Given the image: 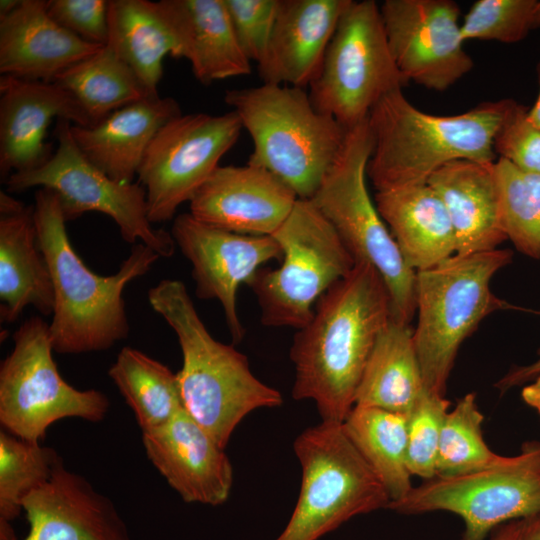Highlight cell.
Segmentation results:
<instances>
[{
    "mask_svg": "<svg viewBox=\"0 0 540 540\" xmlns=\"http://www.w3.org/2000/svg\"><path fill=\"white\" fill-rule=\"evenodd\" d=\"M272 237L282 249L280 266L259 269L248 286L263 325L298 330L311 320L318 300L351 272L355 260L311 200L298 199Z\"/></svg>",
    "mask_w": 540,
    "mask_h": 540,
    "instance_id": "9c48e42d",
    "label": "cell"
},
{
    "mask_svg": "<svg viewBox=\"0 0 540 540\" xmlns=\"http://www.w3.org/2000/svg\"><path fill=\"white\" fill-rule=\"evenodd\" d=\"M521 396L523 401L540 415V376L523 387Z\"/></svg>",
    "mask_w": 540,
    "mask_h": 540,
    "instance_id": "7bdbcfd3",
    "label": "cell"
},
{
    "mask_svg": "<svg viewBox=\"0 0 540 540\" xmlns=\"http://www.w3.org/2000/svg\"><path fill=\"white\" fill-rule=\"evenodd\" d=\"M49 324L25 320L13 334V348L0 366V423L19 438L40 442L47 429L64 418L92 423L108 413V397L96 389L80 390L60 375L53 358Z\"/></svg>",
    "mask_w": 540,
    "mask_h": 540,
    "instance_id": "30bf717a",
    "label": "cell"
},
{
    "mask_svg": "<svg viewBox=\"0 0 540 540\" xmlns=\"http://www.w3.org/2000/svg\"><path fill=\"white\" fill-rule=\"evenodd\" d=\"M160 12L185 58L203 85L251 73L224 0H161Z\"/></svg>",
    "mask_w": 540,
    "mask_h": 540,
    "instance_id": "cb8c5ba5",
    "label": "cell"
},
{
    "mask_svg": "<svg viewBox=\"0 0 540 540\" xmlns=\"http://www.w3.org/2000/svg\"><path fill=\"white\" fill-rule=\"evenodd\" d=\"M0 174L33 170L54 153L46 142L53 119L75 126L92 122L74 96L55 82L0 77Z\"/></svg>",
    "mask_w": 540,
    "mask_h": 540,
    "instance_id": "e0dca14e",
    "label": "cell"
},
{
    "mask_svg": "<svg viewBox=\"0 0 540 540\" xmlns=\"http://www.w3.org/2000/svg\"><path fill=\"white\" fill-rule=\"evenodd\" d=\"M536 72H537V79H538V85H539V92H538V95L534 104L528 109V117L534 124H536L537 126H540V59L536 67Z\"/></svg>",
    "mask_w": 540,
    "mask_h": 540,
    "instance_id": "ee69618b",
    "label": "cell"
},
{
    "mask_svg": "<svg viewBox=\"0 0 540 540\" xmlns=\"http://www.w3.org/2000/svg\"><path fill=\"white\" fill-rule=\"evenodd\" d=\"M27 306L53 311V287L38 245L34 206L0 191V318L14 322Z\"/></svg>",
    "mask_w": 540,
    "mask_h": 540,
    "instance_id": "603a6c76",
    "label": "cell"
},
{
    "mask_svg": "<svg viewBox=\"0 0 540 540\" xmlns=\"http://www.w3.org/2000/svg\"><path fill=\"white\" fill-rule=\"evenodd\" d=\"M373 150L368 118L347 130L344 144L311 199L357 262L382 277L390 298L391 320L410 324L415 311V277L372 201L367 165Z\"/></svg>",
    "mask_w": 540,
    "mask_h": 540,
    "instance_id": "52a82bcc",
    "label": "cell"
},
{
    "mask_svg": "<svg viewBox=\"0 0 540 540\" xmlns=\"http://www.w3.org/2000/svg\"><path fill=\"white\" fill-rule=\"evenodd\" d=\"M528 109L514 99H507L493 137V150L517 168L540 174V126L529 119Z\"/></svg>",
    "mask_w": 540,
    "mask_h": 540,
    "instance_id": "74e56055",
    "label": "cell"
},
{
    "mask_svg": "<svg viewBox=\"0 0 540 540\" xmlns=\"http://www.w3.org/2000/svg\"><path fill=\"white\" fill-rule=\"evenodd\" d=\"M450 401L427 391L408 415L407 463L411 475L429 480L437 475L440 435Z\"/></svg>",
    "mask_w": 540,
    "mask_h": 540,
    "instance_id": "8d00e7d4",
    "label": "cell"
},
{
    "mask_svg": "<svg viewBox=\"0 0 540 540\" xmlns=\"http://www.w3.org/2000/svg\"><path fill=\"white\" fill-rule=\"evenodd\" d=\"M102 46L86 42L56 23L44 0H20L12 11L0 16L1 76L54 82Z\"/></svg>",
    "mask_w": 540,
    "mask_h": 540,
    "instance_id": "7402d4cb",
    "label": "cell"
},
{
    "mask_svg": "<svg viewBox=\"0 0 540 540\" xmlns=\"http://www.w3.org/2000/svg\"><path fill=\"white\" fill-rule=\"evenodd\" d=\"M494 163L452 161L426 182L447 210L457 255L494 250L507 239L500 221Z\"/></svg>",
    "mask_w": 540,
    "mask_h": 540,
    "instance_id": "484cf974",
    "label": "cell"
},
{
    "mask_svg": "<svg viewBox=\"0 0 540 540\" xmlns=\"http://www.w3.org/2000/svg\"><path fill=\"white\" fill-rule=\"evenodd\" d=\"M535 27H540V0L537 1L535 8Z\"/></svg>",
    "mask_w": 540,
    "mask_h": 540,
    "instance_id": "7dc6e473",
    "label": "cell"
},
{
    "mask_svg": "<svg viewBox=\"0 0 540 540\" xmlns=\"http://www.w3.org/2000/svg\"><path fill=\"white\" fill-rule=\"evenodd\" d=\"M224 101L251 137L247 163L275 175L298 199L311 200L341 151L347 130L319 112L303 88L263 83L228 90Z\"/></svg>",
    "mask_w": 540,
    "mask_h": 540,
    "instance_id": "5b68a950",
    "label": "cell"
},
{
    "mask_svg": "<svg viewBox=\"0 0 540 540\" xmlns=\"http://www.w3.org/2000/svg\"><path fill=\"white\" fill-rule=\"evenodd\" d=\"M375 205L413 271L429 269L456 254L447 210L427 183L377 191Z\"/></svg>",
    "mask_w": 540,
    "mask_h": 540,
    "instance_id": "4316f807",
    "label": "cell"
},
{
    "mask_svg": "<svg viewBox=\"0 0 540 540\" xmlns=\"http://www.w3.org/2000/svg\"><path fill=\"white\" fill-rule=\"evenodd\" d=\"M538 0H477L461 24L464 42L498 41L513 44L525 39L535 27Z\"/></svg>",
    "mask_w": 540,
    "mask_h": 540,
    "instance_id": "d590c367",
    "label": "cell"
},
{
    "mask_svg": "<svg viewBox=\"0 0 540 540\" xmlns=\"http://www.w3.org/2000/svg\"><path fill=\"white\" fill-rule=\"evenodd\" d=\"M390 319L382 277L371 265L355 263L318 300L311 320L294 335L293 399L313 401L321 421L342 423L354 407L377 337Z\"/></svg>",
    "mask_w": 540,
    "mask_h": 540,
    "instance_id": "6da1fadb",
    "label": "cell"
},
{
    "mask_svg": "<svg viewBox=\"0 0 540 540\" xmlns=\"http://www.w3.org/2000/svg\"><path fill=\"white\" fill-rule=\"evenodd\" d=\"M0 540H17L12 522L0 520Z\"/></svg>",
    "mask_w": 540,
    "mask_h": 540,
    "instance_id": "f6af8a7d",
    "label": "cell"
},
{
    "mask_svg": "<svg viewBox=\"0 0 540 540\" xmlns=\"http://www.w3.org/2000/svg\"><path fill=\"white\" fill-rule=\"evenodd\" d=\"M61 456L51 447L0 432V520L13 522L23 501L52 476Z\"/></svg>",
    "mask_w": 540,
    "mask_h": 540,
    "instance_id": "d6a6232c",
    "label": "cell"
},
{
    "mask_svg": "<svg viewBox=\"0 0 540 540\" xmlns=\"http://www.w3.org/2000/svg\"><path fill=\"white\" fill-rule=\"evenodd\" d=\"M351 1L280 0L267 50L257 64L262 82L309 86Z\"/></svg>",
    "mask_w": 540,
    "mask_h": 540,
    "instance_id": "44dd1931",
    "label": "cell"
},
{
    "mask_svg": "<svg viewBox=\"0 0 540 540\" xmlns=\"http://www.w3.org/2000/svg\"><path fill=\"white\" fill-rule=\"evenodd\" d=\"M407 85L392 57L380 5L352 0L309 85L314 107L349 130L387 94Z\"/></svg>",
    "mask_w": 540,
    "mask_h": 540,
    "instance_id": "8fae6325",
    "label": "cell"
},
{
    "mask_svg": "<svg viewBox=\"0 0 540 540\" xmlns=\"http://www.w3.org/2000/svg\"><path fill=\"white\" fill-rule=\"evenodd\" d=\"M182 114L172 97H146L123 106L89 127L71 124L82 154L111 179L130 183L159 129Z\"/></svg>",
    "mask_w": 540,
    "mask_h": 540,
    "instance_id": "d4e9b609",
    "label": "cell"
},
{
    "mask_svg": "<svg viewBox=\"0 0 540 540\" xmlns=\"http://www.w3.org/2000/svg\"><path fill=\"white\" fill-rule=\"evenodd\" d=\"M502 229L523 254L540 259V174L509 161L494 163Z\"/></svg>",
    "mask_w": 540,
    "mask_h": 540,
    "instance_id": "836d02e7",
    "label": "cell"
},
{
    "mask_svg": "<svg viewBox=\"0 0 540 540\" xmlns=\"http://www.w3.org/2000/svg\"><path fill=\"white\" fill-rule=\"evenodd\" d=\"M293 450L301 468L300 490L275 540H319L353 517L387 508L383 484L342 423L321 421L305 429Z\"/></svg>",
    "mask_w": 540,
    "mask_h": 540,
    "instance_id": "ba28073f",
    "label": "cell"
},
{
    "mask_svg": "<svg viewBox=\"0 0 540 540\" xmlns=\"http://www.w3.org/2000/svg\"><path fill=\"white\" fill-rule=\"evenodd\" d=\"M511 259L510 250L497 248L455 254L416 272L413 341L427 392L445 396L460 345L485 317L510 307L493 294L490 283Z\"/></svg>",
    "mask_w": 540,
    "mask_h": 540,
    "instance_id": "8992f818",
    "label": "cell"
},
{
    "mask_svg": "<svg viewBox=\"0 0 540 540\" xmlns=\"http://www.w3.org/2000/svg\"><path fill=\"white\" fill-rule=\"evenodd\" d=\"M108 27L106 44L132 69L149 96H159L164 58H177L178 49L157 2L109 0Z\"/></svg>",
    "mask_w": 540,
    "mask_h": 540,
    "instance_id": "f1b7e54d",
    "label": "cell"
},
{
    "mask_svg": "<svg viewBox=\"0 0 540 540\" xmlns=\"http://www.w3.org/2000/svg\"><path fill=\"white\" fill-rule=\"evenodd\" d=\"M507 99L488 101L450 116L428 114L402 90L385 95L370 111L373 150L367 175L376 191L426 183L456 160L495 162L493 137Z\"/></svg>",
    "mask_w": 540,
    "mask_h": 540,
    "instance_id": "277c9868",
    "label": "cell"
},
{
    "mask_svg": "<svg viewBox=\"0 0 540 540\" xmlns=\"http://www.w3.org/2000/svg\"><path fill=\"white\" fill-rule=\"evenodd\" d=\"M108 375L133 411L141 434L184 410L177 373L140 350L123 347Z\"/></svg>",
    "mask_w": 540,
    "mask_h": 540,
    "instance_id": "4dcf8cb0",
    "label": "cell"
},
{
    "mask_svg": "<svg viewBox=\"0 0 540 540\" xmlns=\"http://www.w3.org/2000/svg\"><path fill=\"white\" fill-rule=\"evenodd\" d=\"M148 302L177 336L184 410L220 447L248 414L282 405L281 393L252 373L243 353L212 337L182 281L161 280L149 289Z\"/></svg>",
    "mask_w": 540,
    "mask_h": 540,
    "instance_id": "3957f363",
    "label": "cell"
},
{
    "mask_svg": "<svg viewBox=\"0 0 540 540\" xmlns=\"http://www.w3.org/2000/svg\"><path fill=\"white\" fill-rule=\"evenodd\" d=\"M538 376H540V350L536 361L528 365L512 368L495 386L503 393L510 388L529 383Z\"/></svg>",
    "mask_w": 540,
    "mask_h": 540,
    "instance_id": "b9f144b4",
    "label": "cell"
},
{
    "mask_svg": "<svg viewBox=\"0 0 540 540\" xmlns=\"http://www.w3.org/2000/svg\"><path fill=\"white\" fill-rule=\"evenodd\" d=\"M381 17L394 62L408 84L443 92L474 67L452 0H385Z\"/></svg>",
    "mask_w": 540,
    "mask_h": 540,
    "instance_id": "9a60e30c",
    "label": "cell"
},
{
    "mask_svg": "<svg viewBox=\"0 0 540 540\" xmlns=\"http://www.w3.org/2000/svg\"><path fill=\"white\" fill-rule=\"evenodd\" d=\"M152 465L186 503L224 504L233 485L225 449L185 410L167 424L142 433Z\"/></svg>",
    "mask_w": 540,
    "mask_h": 540,
    "instance_id": "d6986e66",
    "label": "cell"
},
{
    "mask_svg": "<svg viewBox=\"0 0 540 540\" xmlns=\"http://www.w3.org/2000/svg\"><path fill=\"white\" fill-rule=\"evenodd\" d=\"M54 82L74 96L93 125L123 106L151 97L132 69L107 44Z\"/></svg>",
    "mask_w": 540,
    "mask_h": 540,
    "instance_id": "1f68e13d",
    "label": "cell"
},
{
    "mask_svg": "<svg viewBox=\"0 0 540 540\" xmlns=\"http://www.w3.org/2000/svg\"><path fill=\"white\" fill-rule=\"evenodd\" d=\"M297 200L292 189L261 167L219 165L190 200L189 213L225 231L272 236Z\"/></svg>",
    "mask_w": 540,
    "mask_h": 540,
    "instance_id": "ac0fdd59",
    "label": "cell"
},
{
    "mask_svg": "<svg viewBox=\"0 0 540 540\" xmlns=\"http://www.w3.org/2000/svg\"><path fill=\"white\" fill-rule=\"evenodd\" d=\"M407 422L404 414L366 406H354L342 422L347 437L383 484L390 502L402 499L413 488L407 463Z\"/></svg>",
    "mask_w": 540,
    "mask_h": 540,
    "instance_id": "f546056e",
    "label": "cell"
},
{
    "mask_svg": "<svg viewBox=\"0 0 540 540\" xmlns=\"http://www.w3.org/2000/svg\"><path fill=\"white\" fill-rule=\"evenodd\" d=\"M71 124L57 120L52 156L33 170L11 174L6 180L8 191L47 188L57 196L66 222L88 212L102 213L117 224L126 242H140L160 257H171L176 244L170 232L150 222L145 188L139 182H117L93 165L76 145Z\"/></svg>",
    "mask_w": 540,
    "mask_h": 540,
    "instance_id": "4fadbf2b",
    "label": "cell"
},
{
    "mask_svg": "<svg viewBox=\"0 0 540 540\" xmlns=\"http://www.w3.org/2000/svg\"><path fill=\"white\" fill-rule=\"evenodd\" d=\"M409 324L390 319L377 337L355 394L354 406L404 414L425 392Z\"/></svg>",
    "mask_w": 540,
    "mask_h": 540,
    "instance_id": "83f0119b",
    "label": "cell"
},
{
    "mask_svg": "<svg viewBox=\"0 0 540 540\" xmlns=\"http://www.w3.org/2000/svg\"><path fill=\"white\" fill-rule=\"evenodd\" d=\"M109 0H49L50 17L80 39L99 45L108 41Z\"/></svg>",
    "mask_w": 540,
    "mask_h": 540,
    "instance_id": "ab89813d",
    "label": "cell"
},
{
    "mask_svg": "<svg viewBox=\"0 0 540 540\" xmlns=\"http://www.w3.org/2000/svg\"><path fill=\"white\" fill-rule=\"evenodd\" d=\"M486 540H540V513L496 527Z\"/></svg>",
    "mask_w": 540,
    "mask_h": 540,
    "instance_id": "60d3db41",
    "label": "cell"
},
{
    "mask_svg": "<svg viewBox=\"0 0 540 540\" xmlns=\"http://www.w3.org/2000/svg\"><path fill=\"white\" fill-rule=\"evenodd\" d=\"M224 3L243 52L258 64L267 50L280 0H224Z\"/></svg>",
    "mask_w": 540,
    "mask_h": 540,
    "instance_id": "f35d334b",
    "label": "cell"
},
{
    "mask_svg": "<svg viewBox=\"0 0 540 540\" xmlns=\"http://www.w3.org/2000/svg\"><path fill=\"white\" fill-rule=\"evenodd\" d=\"M24 540H132L114 502L61 459L51 478L23 501Z\"/></svg>",
    "mask_w": 540,
    "mask_h": 540,
    "instance_id": "ffe728a7",
    "label": "cell"
},
{
    "mask_svg": "<svg viewBox=\"0 0 540 540\" xmlns=\"http://www.w3.org/2000/svg\"><path fill=\"white\" fill-rule=\"evenodd\" d=\"M242 129L232 110L219 115L180 114L159 129L137 173L152 224L171 220L180 205L190 202Z\"/></svg>",
    "mask_w": 540,
    "mask_h": 540,
    "instance_id": "5bb4252c",
    "label": "cell"
},
{
    "mask_svg": "<svg viewBox=\"0 0 540 540\" xmlns=\"http://www.w3.org/2000/svg\"><path fill=\"white\" fill-rule=\"evenodd\" d=\"M386 509L400 514L445 511L458 515L460 540H486L498 526L540 513V441L522 445L498 464L456 476H435Z\"/></svg>",
    "mask_w": 540,
    "mask_h": 540,
    "instance_id": "7c38bea8",
    "label": "cell"
},
{
    "mask_svg": "<svg viewBox=\"0 0 540 540\" xmlns=\"http://www.w3.org/2000/svg\"><path fill=\"white\" fill-rule=\"evenodd\" d=\"M19 2L20 0H1L0 1V16L12 11L19 4Z\"/></svg>",
    "mask_w": 540,
    "mask_h": 540,
    "instance_id": "bcb514c9",
    "label": "cell"
},
{
    "mask_svg": "<svg viewBox=\"0 0 540 540\" xmlns=\"http://www.w3.org/2000/svg\"><path fill=\"white\" fill-rule=\"evenodd\" d=\"M483 421L474 393L466 394L449 409L440 435L436 476L470 473L494 466L505 458L486 444Z\"/></svg>",
    "mask_w": 540,
    "mask_h": 540,
    "instance_id": "e575fe53",
    "label": "cell"
},
{
    "mask_svg": "<svg viewBox=\"0 0 540 540\" xmlns=\"http://www.w3.org/2000/svg\"><path fill=\"white\" fill-rule=\"evenodd\" d=\"M176 246L192 265L195 293L200 299L221 304L234 343L245 329L237 310V293L262 265L281 261L282 249L272 236L237 234L207 225L189 212L173 220L170 231Z\"/></svg>",
    "mask_w": 540,
    "mask_h": 540,
    "instance_id": "2e32d148",
    "label": "cell"
},
{
    "mask_svg": "<svg viewBox=\"0 0 540 540\" xmlns=\"http://www.w3.org/2000/svg\"><path fill=\"white\" fill-rule=\"evenodd\" d=\"M33 206L38 245L53 287L49 324L53 350L61 354L104 351L127 338L124 289L145 275L160 256L139 242L132 246L117 273L98 275L73 249L55 193L38 188Z\"/></svg>",
    "mask_w": 540,
    "mask_h": 540,
    "instance_id": "7a4b0ae2",
    "label": "cell"
}]
</instances>
